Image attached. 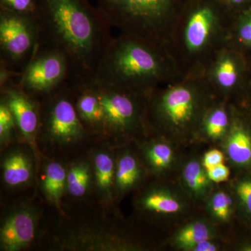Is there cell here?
Segmentation results:
<instances>
[{
  "instance_id": "obj_1",
  "label": "cell",
  "mask_w": 251,
  "mask_h": 251,
  "mask_svg": "<svg viewBox=\"0 0 251 251\" xmlns=\"http://www.w3.org/2000/svg\"><path fill=\"white\" fill-rule=\"evenodd\" d=\"M39 45L67 56L71 84L92 80L113 36L103 12L82 0H39L35 16Z\"/></svg>"
},
{
  "instance_id": "obj_2",
  "label": "cell",
  "mask_w": 251,
  "mask_h": 251,
  "mask_svg": "<svg viewBox=\"0 0 251 251\" xmlns=\"http://www.w3.org/2000/svg\"><path fill=\"white\" fill-rule=\"evenodd\" d=\"M64 213L51 217L39 249L53 251H138L149 249L129 230L120 214L91 202L64 204Z\"/></svg>"
},
{
  "instance_id": "obj_3",
  "label": "cell",
  "mask_w": 251,
  "mask_h": 251,
  "mask_svg": "<svg viewBox=\"0 0 251 251\" xmlns=\"http://www.w3.org/2000/svg\"><path fill=\"white\" fill-rule=\"evenodd\" d=\"M218 99L203 72L181 75L146 94L150 129L177 146L198 141L203 118Z\"/></svg>"
},
{
  "instance_id": "obj_4",
  "label": "cell",
  "mask_w": 251,
  "mask_h": 251,
  "mask_svg": "<svg viewBox=\"0 0 251 251\" xmlns=\"http://www.w3.org/2000/svg\"><path fill=\"white\" fill-rule=\"evenodd\" d=\"M181 75L164 46L120 33L112 37L93 79L147 94Z\"/></svg>"
},
{
  "instance_id": "obj_5",
  "label": "cell",
  "mask_w": 251,
  "mask_h": 251,
  "mask_svg": "<svg viewBox=\"0 0 251 251\" xmlns=\"http://www.w3.org/2000/svg\"><path fill=\"white\" fill-rule=\"evenodd\" d=\"M233 23L225 21L209 4L199 5L178 16L166 48L181 74L202 72L228 43Z\"/></svg>"
},
{
  "instance_id": "obj_6",
  "label": "cell",
  "mask_w": 251,
  "mask_h": 251,
  "mask_svg": "<svg viewBox=\"0 0 251 251\" xmlns=\"http://www.w3.org/2000/svg\"><path fill=\"white\" fill-rule=\"evenodd\" d=\"M38 100L36 143L41 157L67 162L87 152L96 143L79 118L69 82Z\"/></svg>"
},
{
  "instance_id": "obj_7",
  "label": "cell",
  "mask_w": 251,
  "mask_h": 251,
  "mask_svg": "<svg viewBox=\"0 0 251 251\" xmlns=\"http://www.w3.org/2000/svg\"><path fill=\"white\" fill-rule=\"evenodd\" d=\"M103 112L101 141L117 148L152 135L146 116V94L92 79Z\"/></svg>"
},
{
  "instance_id": "obj_8",
  "label": "cell",
  "mask_w": 251,
  "mask_h": 251,
  "mask_svg": "<svg viewBox=\"0 0 251 251\" xmlns=\"http://www.w3.org/2000/svg\"><path fill=\"white\" fill-rule=\"evenodd\" d=\"M102 11L122 34L143 38L166 48L178 16L174 0H103Z\"/></svg>"
},
{
  "instance_id": "obj_9",
  "label": "cell",
  "mask_w": 251,
  "mask_h": 251,
  "mask_svg": "<svg viewBox=\"0 0 251 251\" xmlns=\"http://www.w3.org/2000/svg\"><path fill=\"white\" fill-rule=\"evenodd\" d=\"M38 195L20 196L4 206L0 219V251L39 249L50 218L46 214L44 202Z\"/></svg>"
},
{
  "instance_id": "obj_10",
  "label": "cell",
  "mask_w": 251,
  "mask_h": 251,
  "mask_svg": "<svg viewBox=\"0 0 251 251\" xmlns=\"http://www.w3.org/2000/svg\"><path fill=\"white\" fill-rule=\"evenodd\" d=\"M39 35L35 16H26L1 9V67L20 74L17 67L23 68V70L27 66L39 44Z\"/></svg>"
},
{
  "instance_id": "obj_11",
  "label": "cell",
  "mask_w": 251,
  "mask_h": 251,
  "mask_svg": "<svg viewBox=\"0 0 251 251\" xmlns=\"http://www.w3.org/2000/svg\"><path fill=\"white\" fill-rule=\"evenodd\" d=\"M69 77L67 56L59 50L39 44L16 81L24 92L38 100L69 82Z\"/></svg>"
},
{
  "instance_id": "obj_12",
  "label": "cell",
  "mask_w": 251,
  "mask_h": 251,
  "mask_svg": "<svg viewBox=\"0 0 251 251\" xmlns=\"http://www.w3.org/2000/svg\"><path fill=\"white\" fill-rule=\"evenodd\" d=\"M149 181L135 191L133 199L135 211L141 219L159 224L179 219L188 212L192 201L179 186L167 184L164 179Z\"/></svg>"
},
{
  "instance_id": "obj_13",
  "label": "cell",
  "mask_w": 251,
  "mask_h": 251,
  "mask_svg": "<svg viewBox=\"0 0 251 251\" xmlns=\"http://www.w3.org/2000/svg\"><path fill=\"white\" fill-rule=\"evenodd\" d=\"M41 158L27 142H15L1 150V183L4 192L19 194L35 187Z\"/></svg>"
},
{
  "instance_id": "obj_14",
  "label": "cell",
  "mask_w": 251,
  "mask_h": 251,
  "mask_svg": "<svg viewBox=\"0 0 251 251\" xmlns=\"http://www.w3.org/2000/svg\"><path fill=\"white\" fill-rule=\"evenodd\" d=\"M248 63L240 49L229 43L214 54L203 74L218 98L228 100L239 93L249 74Z\"/></svg>"
},
{
  "instance_id": "obj_15",
  "label": "cell",
  "mask_w": 251,
  "mask_h": 251,
  "mask_svg": "<svg viewBox=\"0 0 251 251\" xmlns=\"http://www.w3.org/2000/svg\"><path fill=\"white\" fill-rule=\"evenodd\" d=\"M93 168L94 186L91 203L102 210L120 214L115 199V148L104 141L96 142L87 151Z\"/></svg>"
},
{
  "instance_id": "obj_16",
  "label": "cell",
  "mask_w": 251,
  "mask_h": 251,
  "mask_svg": "<svg viewBox=\"0 0 251 251\" xmlns=\"http://www.w3.org/2000/svg\"><path fill=\"white\" fill-rule=\"evenodd\" d=\"M0 100L13 114L22 141L29 143L41 157L36 143L39 126V100L24 92L14 78L1 84Z\"/></svg>"
},
{
  "instance_id": "obj_17",
  "label": "cell",
  "mask_w": 251,
  "mask_h": 251,
  "mask_svg": "<svg viewBox=\"0 0 251 251\" xmlns=\"http://www.w3.org/2000/svg\"><path fill=\"white\" fill-rule=\"evenodd\" d=\"M115 199L117 204L130 193L135 192L150 179L140 160L136 143L115 148Z\"/></svg>"
},
{
  "instance_id": "obj_18",
  "label": "cell",
  "mask_w": 251,
  "mask_h": 251,
  "mask_svg": "<svg viewBox=\"0 0 251 251\" xmlns=\"http://www.w3.org/2000/svg\"><path fill=\"white\" fill-rule=\"evenodd\" d=\"M136 145L140 160L152 179H166L180 165L177 145L163 137L152 135Z\"/></svg>"
},
{
  "instance_id": "obj_19",
  "label": "cell",
  "mask_w": 251,
  "mask_h": 251,
  "mask_svg": "<svg viewBox=\"0 0 251 251\" xmlns=\"http://www.w3.org/2000/svg\"><path fill=\"white\" fill-rule=\"evenodd\" d=\"M67 176V162L41 156L36 190L46 205L59 215L65 213Z\"/></svg>"
},
{
  "instance_id": "obj_20",
  "label": "cell",
  "mask_w": 251,
  "mask_h": 251,
  "mask_svg": "<svg viewBox=\"0 0 251 251\" xmlns=\"http://www.w3.org/2000/svg\"><path fill=\"white\" fill-rule=\"evenodd\" d=\"M71 85L74 103L82 125L94 141H101L103 112L94 86L90 80Z\"/></svg>"
},
{
  "instance_id": "obj_21",
  "label": "cell",
  "mask_w": 251,
  "mask_h": 251,
  "mask_svg": "<svg viewBox=\"0 0 251 251\" xmlns=\"http://www.w3.org/2000/svg\"><path fill=\"white\" fill-rule=\"evenodd\" d=\"M67 193L64 204L91 202L93 193V168L87 152L67 162Z\"/></svg>"
},
{
  "instance_id": "obj_22",
  "label": "cell",
  "mask_w": 251,
  "mask_h": 251,
  "mask_svg": "<svg viewBox=\"0 0 251 251\" xmlns=\"http://www.w3.org/2000/svg\"><path fill=\"white\" fill-rule=\"evenodd\" d=\"M220 145L231 166L239 168L251 166V130L234 108L230 127Z\"/></svg>"
},
{
  "instance_id": "obj_23",
  "label": "cell",
  "mask_w": 251,
  "mask_h": 251,
  "mask_svg": "<svg viewBox=\"0 0 251 251\" xmlns=\"http://www.w3.org/2000/svg\"><path fill=\"white\" fill-rule=\"evenodd\" d=\"M214 185L202 166L201 158L191 156L180 163L179 186L192 202H204L215 188Z\"/></svg>"
},
{
  "instance_id": "obj_24",
  "label": "cell",
  "mask_w": 251,
  "mask_h": 251,
  "mask_svg": "<svg viewBox=\"0 0 251 251\" xmlns=\"http://www.w3.org/2000/svg\"><path fill=\"white\" fill-rule=\"evenodd\" d=\"M233 108L228 100L218 99L203 118L198 140L220 145L230 127Z\"/></svg>"
},
{
  "instance_id": "obj_25",
  "label": "cell",
  "mask_w": 251,
  "mask_h": 251,
  "mask_svg": "<svg viewBox=\"0 0 251 251\" xmlns=\"http://www.w3.org/2000/svg\"><path fill=\"white\" fill-rule=\"evenodd\" d=\"M216 238V225L208 218H196L176 229L170 239V244L176 250L191 251L199 243Z\"/></svg>"
},
{
  "instance_id": "obj_26",
  "label": "cell",
  "mask_w": 251,
  "mask_h": 251,
  "mask_svg": "<svg viewBox=\"0 0 251 251\" xmlns=\"http://www.w3.org/2000/svg\"><path fill=\"white\" fill-rule=\"evenodd\" d=\"M208 219L215 225L226 224L232 219L236 204L232 191L214 188L204 201Z\"/></svg>"
},
{
  "instance_id": "obj_27",
  "label": "cell",
  "mask_w": 251,
  "mask_h": 251,
  "mask_svg": "<svg viewBox=\"0 0 251 251\" xmlns=\"http://www.w3.org/2000/svg\"><path fill=\"white\" fill-rule=\"evenodd\" d=\"M22 141L14 117L4 102L0 100V148L4 150L15 142Z\"/></svg>"
},
{
  "instance_id": "obj_28",
  "label": "cell",
  "mask_w": 251,
  "mask_h": 251,
  "mask_svg": "<svg viewBox=\"0 0 251 251\" xmlns=\"http://www.w3.org/2000/svg\"><path fill=\"white\" fill-rule=\"evenodd\" d=\"M234 21L228 43L237 49L251 48V9Z\"/></svg>"
},
{
  "instance_id": "obj_29",
  "label": "cell",
  "mask_w": 251,
  "mask_h": 251,
  "mask_svg": "<svg viewBox=\"0 0 251 251\" xmlns=\"http://www.w3.org/2000/svg\"><path fill=\"white\" fill-rule=\"evenodd\" d=\"M235 204L240 206L243 212L251 218V177H244L232 185Z\"/></svg>"
},
{
  "instance_id": "obj_30",
  "label": "cell",
  "mask_w": 251,
  "mask_h": 251,
  "mask_svg": "<svg viewBox=\"0 0 251 251\" xmlns=\"http://www.w3.org/2000/svg\"><path fill=\"white\" fill-rule=\"evenodd\" d=\"M1 9L26 16H36L37 12V1L1 0Z\"/></svg>"
},
{
  "instance_id": "obj_31",
  "label": "cell",
  "mask_w": 251,
  "mask_h": 251,
  "mask_svg": "<svg viewBox=\"0 0 251 251\" xmlns=\"http://www.w3.org/2000/svg\"><path fill=\"white\" fill-rule=\"evenodd\" d=\"M225 159L226 156L224 151L219 149H211L208 150L201 158L202 166L206 171L224 163Z\"/></svg>"
},
{
  "instance_id": "obj_32",
  "label": "cell",
  "mask_w": 251,
  "mask_h": 251,
  "mask_svg": "<svg viewBox=\"0 0 251 251\" xmlns=\"http://www.w3.org/2000/svg\"><path fill=\"white\" fill-rule=\"evenodd\" d=\"M206 171L209 179L215 184L228 181L230 176L229 167L224 164V163L218 165Z\"/></svg>"
},
{
  "instance_id": "obj_33",
  "label": "cell",
  "mask_w": 251,
  "mask_h": 251,
  "mask_svg": "<svg viewBox=\"0 0 251 251\" xmlns=\"http://www.w3.org/2000/svg\"><path fill=\"white\" fill-rule=\"evenodd\" d=\"M238 94H241L246 97V106H244V108L247 109L248 116L251 119V67H249L247 79L237 95Z\"/></svg>"
},
{
  "instance_id": "obj_34",
  "label": "cell",
  "mask_w": 251,
  "mask_h": 251,
  "mask_svg": "<svg viewBox=\"0 0 251 251\" xmlns=\"http://www.w3.org/2000/svg\"><path fill=\"white\" fill-rule=\"evenodd\" d=\"M218 238L207 239L197 244L191 251H217L221 250V246Z\"/></svg>"
},
{
  "instance_id": "obj_35",
  "label": "cell",
  "mask_w": 251,
  "mask_h": 251,
  "mask_svg": "<svg viewBox=\"0 0 251 251\" xmlns=\"http://www.w3.org/2000/svg\"><path fill=\"white\" fill-rule=\"evenodd\" d=\"M251 0H225V1L227 4H230L231 6H240L242 5L245 4L248 1H250Z\"/></svg>"
}]
</instances>
